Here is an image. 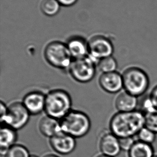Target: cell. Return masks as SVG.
Listing matches in <instances>:
<instances>
[{"label":"cell","instance_id":"cell-1","mask_svg":"<svg viewBox=\"0 0 157 157\" xmlns=\"http://www.w3.org/2000/svg\"><path fill=\"white\" fill-rule=\"evenodd\" d=\"M145 127L144 114L139 110L117 112L110 119V132L118 138L134 137Z\"/></svg>","mask_w":157,"mask_h":157},{"label":"cell","instance_id":"cell-2","mask_svg":"<svg viewBox=\"0 0 157 157\" xmlns=\"http://www.w3.org/2000/svg\"><path fill=\"white\" fill-rule=\"evenodd\" d=\"M72 99L65 90H52L46 95L45 111L47 116L61 120L71 111Z\"/></svg>","mask_w":157,"mask_h":157},{"label":"cell","instance_id":"cell-3","mask_svg":"<svg viewBox=\"0 0 157 157\" xmlns=\"http://www.w3.org/2000/svg\"><path fill=\"white\" fill-rule=\"evenodd\" d=\"M122 75L124 91L139 98L144 95L149 89L150 84L149 75L140 67H130Z\"/></svg>","mask_w":157,"mask_h":157},{"label":"cell","instance_id":"cell-4","mask_svg":"<svg viewBox=\"0 0 157 157\" xmlns=\"http://www.w3.org/2000/svg\"><path fill=\"white\" fill-rule=\"evenodd\" d=\"M62 131L75 138L86 136L90 130L91 122L88 115L83 111L71 110L60 120Z\"/></svg>","mask_w":157,"mask_h":157},{"label":"cell","instance_id":"cell-5","mask_svg":"<svg viewBox=\"0 0 157 157\" xmlns=\"http://www.w3.org/2000/svg\"><path fill=\"white\" fill-rule=\"evenodd\" d=\"M44 55L51 66L59 69L69 68L72 61L67 45L59 42H53L47 45Z\"/></svg>","mask_w":157,"mask_h":157},{"label":"cell","instance_id":"cell-6","mask_svg":"<svg viewBox=\"0 0 157 157\" xmlns=\"http://www.w3.org/2000/svg\"><path fill=\"white\" fill-rule=\"evenodd\" d=\"M68 70L72 78L78 83H89L96 75L94 60L88 57L73 60Z\"/></svg>","mask_w":157,"mask_h":157},{"label":"cell","instance_id":"cell-7","mask_svg":"<svg viewBox=\"0 0 157 157\" xmlns=\"http://www.w3.org/2000/svg\"><path fill=\"white\" fill-rule=\"evenodd\" d=\"M30 115L22 102H14L8 107L7 115L1 122L5 126L18 130L23 128L28 124Z\"/></svg>","mask_w":157,"mask_h":157},{"label":"cell","instance_id":"cell-8","mask_svg":"<svg viewBox=\"0 0 157 157\" xmlns=\"http://www.w3.org/2000/svg\"><path fill=\"white\" fill-rule=\"evenodd\" d=\"M89 53L91 58L100 60L110 57L114 52L112 43L105 37L97 36L92 37L88 42Z\"/></svg>","mask_w":157,"mask_h":157},{"label":"cell","instance_id":"cell-9","mask_svg":"<svg viewBox=\"0 0 157 157\" xmlns=\"http://www.w3.org/2000/svg\"><path fill=\"white\" fill-rule=\"evenodd\" d=\"M49 143L54 151L62 155H68L76 147V138L62 132L50 138Z\"/></svg>","mask_w":157,"mask_h":157},{"label":"cell","instance_id":"cell-10","mask_svg":"<svg viewBox=\"0 0 157 157\" xmlns=\"http://www.w3.org/2000/svg\"><path fill=\"white\" fill-rule=\"evenodd\" d=\"M99 83L101 88L108 93H117L123 88L122 75L117 71L102 73Z\"/></svg>","mask_w":157,"mask_h":157},{"label":"cell","instance_id":"cell-11","mask_svg":"<svg viewBox=\"0 0 157 157\" xmlns=\"http://www.w3.org/2000/svg\"><path fill=\"white\" fill-rule=\"evenodd\" d=\"M22 103L31 115H38L45 111L46 95L41 91H31L24 96Z\"/></svg>","mask_w":157,"mask_h":157},{"label":"cell","instance_id":"cell-12","mask_svg":"<svg viewBox=\"0 0 157 157\" xmlns=\"http://www.w3.org/2000/svg\"><path fill=\"white\" fill-rule=\"evenodd\" d=\"M99 148L102 155L116 157L121 151L119 138L112 133H107L102 136L99 142Z\"/></svg>","mask_w":157,"mask_h":157},{"label":"cell","instance_id":"cell-13","mask_svg":"<svg viewBox=\"0 0 157 157\" xmlns=\"http://www.w3.org/2000/svg\"><path fill=\"white\" fill-rule=\"evenodd\" d=\"M138 98L127 91L121 92L115 101V108L118 112H131L138 110Z\"/></svg>","mask_w":157,"mask_h":157},{"label":"cell","instance_id":"cell-14","mask_svg":"<svg viewBox=\"0 0 157 157\" xmlns=\"http://www.w3.org/2000/svg\"><path fill=\"white\" fill-rule=\"evenodd\" d=\"M39 129L43 135L49 138L62 132L60 121L47 115L39 122Z\"/></svg>","mask_w":157,"mask_h":157},{"label":"cell","instance_id":"cell-15","mask_svg":"<svg viewBox=\"0 0 157 157\" xmlns=\"http://www.w3.org/2000/svg\"><path fill=\"white\" fill-rule=\"evenodd\" d=\"M70 54L74 59L87 57L89 53L88 43L80 37H74L70 39L67 44Z\"/></svg>","mask_w":157,"mask_h":157},{"label":"cell","instance_id":"cell-16","mask_svg":"<svg viewBox=\"0 0 157 157\" xmlns=\"http://www.w3.org/2000/svg\"><path fill=\"white\" fill-rule=\"evenodd\" d=\"M1 137V153L2 155H6L7 151L11 147L16 144L17 139L16 130L8 126L2 127L0 131Z\"/></svg>","mask_w":157,"mask_h":157},{"label":"cell","instance_id":"cell-17","mask_svg":"<svg viewBox=\"0 0 157 157\" xmlns=\"http://www.w3.org/2000/svg\"><path fill=\"white\" fill-rule=\"evenodd\" d=\"M128 157H154L155 152L152 145L136 140L128 152Z\"/></svg>","mask_w":157,"mask_h":157},{"label":"cell","instance_id":"cell-18","mask_svg":"<svg viewBox=\"0 0 157 157\" xmlns=\"http://www.w3.org/2000/svg\"><path fill=\"white\" fill-rule=\"evenodd\" d=\"M60 6L57 0H43L41 2L40 9L45 15L53 16L59 12Z\"/></svg>","mask_w":157,"mask_h":157},{"label":"cell","instance_id":"cell-19","mask_svg":"<svg viewBox=\"0 0 157 157\" xmlns=\"http://www.w3.org/2000/svg\"><path fill=\"white\" fill-rule=\"evenodd\" d=\"M98 65L100 71L103 73L116 72L117 67V60L112 56L99 60Z\"/></svg>","mask_w":157,"mask_h":157},{"label":"cell","instance_id":"cell-20","mask_svg":"<svg viewBox=\"0 0 157 157\" xmlns=\"http://www.w3.org/2000/svg\"><path fill=\"white\" fill-rule=\"evenodd\" d=\"M157 135L151 130L144 127L138 132V134L136 135L137 140L152 145L156 140Z\"/></svg>","mask_w":157,"mask_h":157},{"label":"cell","instance_id":"cell-21","mask_svg":"<svg viewBox=\"0 0 157 157\" xmlns=\"http://www.w3.org/2000/svg\"><path fill=\"white\" fill-rule=\"evenodd\" d=\"M31 155L28 149L24 145L16 144L9 149L5 157H30Z\"/></svg>","mask_w":157,"mask_h":157},{"label":"cell","instance_id":"cell-22","mask_svg":"<svg viewBox=\"0 0 157 157\" xmlns=\"http://www.w3.org/2000/svg\"><path fill=\"white\" fill-rule=\"evenodd\" d=\"M145 127L157 134V108L144 114Z\"/></svg>","mask_w":157,"mask_h":157},{"label":"cell","instance_id":"cell-23","mask_svg":"<svg viewBox=\"0 0 157 157\" xmlns=\"http://www.w3.org/2000/svg\"><path fill=\"white\" fill-rule=\"evenodd\" d=\"M140 107V109L139 111H141L144 114L156 108L149 95L142 100Z\"/></svg>","mask_w":157,"mask_h":157},{"label":"cell","instance_id":"cell-24","mask_svg":"<svg viewBox=\"0 0 157 157\" xmlns=\"http://www.w3.org/2000/svg\"><path fill=\"white\" fill-rule=\"evenodd\" d=\"M119 142L121 150L128 152L136 140H135L134 137H123L119 138Z\"/></svg>","mask_w":157,"mask_h":157},{"label":"cell","instance_id":"cell-25","mask_svg":"<svg viewBox=\"0 0 157 157\" xmlns=\"http://www.w3.org/2000/svg\"><path fill=\"white\" fill-rule=\"evenodd\" d=\"M149 96L155 108H157V85L152 89Z\"/></svg>","mask_w":157,"mask_h":157},{"label":"cell","instance_id":"cell-26","mask_svg":"<svg viewBox=\"0 0 157 157\" xmlns=\"http://www.w3.org/2000/svg\"><path fill=\"white\" fill-rule=\"evenodd\" d=\"M8 113V107L6 106L4 102L1 101L0 103V114H1V122H2L6 117Z\"/></svg>","mask_w":157,"mask_h":157},{"label":"cell","instance_id":"cell-27","mask_svg":"<svg viewBox=\"0 0 157 157\" xmlns=\"http://www.w3.org/2000/svg\"><path fill=\"white\" fill-rule=\"evenodd\" d=\"M61 6H72L74 5L78 0H57Z\"/></svg>","mask_w":157,"mask_h":157},{"label":"cell","instance_id":"cell-28","mask_svg":"<svg viewBox=\"0 0 157 157\" xmlns=\"http://www.w3.org/2000/svg\"><path fill=\"white\" fill-rule=\"evenodd\" d=\"M44 157H59L57 155H53V154H49V155H45Z\"/></svg>","mask_w":157,"mask_h":157},{"label":"cell","instance_id":"cell-29","mask_svg":"<svg viewBox=\"0 0 157 157\" xmlns=\"http://www.w3.org/2000/svg\"><path fill=\"white\" fill-rule=\"evenodd\" d=\"M97 157H109V156H107V155H99Z\"/></svg>","mask_w":157,"mask_h":157},{"label":"cell","instance_id":"cell-30","mask_svg":"<svg viewBox=\"0 0 157 157\" xmlns=\"http://www.w3.org/2000/svg\"><path fill=\"white\" fill-rule=\"evenodd\" d=\"M30 157H38V156H36V155H31Z\"/></svg>","mask_w":157,"mask_h":157},{"label":"cell","instance_id":"cell-31","mask_svg":"<svg viewBox=\"0 0 157 157\" xmlns=\"http://www.w3.org/2000/svg\"><path fill=\"white\" fill-rule=\"evenodd\" d=\"M154 157H157V155H155L154 156Z\"/></svg>","mask_w":157,"mask_h":157}]
</instances>
